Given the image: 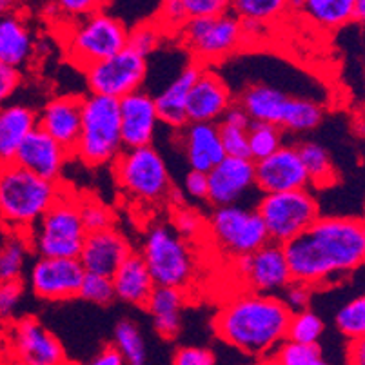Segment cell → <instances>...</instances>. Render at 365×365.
<instances>
[{
    "instance_id": "obj_10",
    "label": "cell",
    "mask_w": 365,
    "mask_h": 365,
    "mask_svg": "<svg viewBox=\"0 0 365 365\" xmlns=\"http://www.w3.org/2000/svg\"><path fill=\"white\" fill-rule=\"evenodd\" d=\"M257 213L264 222L269 242L285 245L320 218V207L307 189H300L264 195L257 204Z\"/></svg>"
},
{
    "instance_id": "obj_6",
    "label": "cell",
    "mask_w": 365,
    "mask_h": 365,
    "mask_svg": "<svg viewBox=\"0 0 365 365\" xmlns=\"http://www.w3.org/2000/svg\"><path fill=\"white\" fill-rule=\"evenodd\" d=\"M86 235L88 231L78 211V197L66 189L26 237L31 253L38 258H78Z\"/></svg>"
},
{
    "instance_id": "obj_7",
    "label": "cell",
    "mask_w": 365,
    "mask_h": 365,
    "mask_svg": "<svg viewBox=\"0 0 365 365\" xmlns=\"http://www.w3.org/2000/svg\"><path fill=\"white\" fill-rule=\"evenodd\" d=\"M128 26L101 9L66 28L64 51L73 66L88 69L89 66L124 51L128 48Z\"/></svg>"
},
{
    "instance_id": "obj_59",
    "label": "cell",
    "mask_w": 365,
    "mask_h": 365,
    "mask_svg": "<svg viewBox=\"0 0 365 365\" xmlns=\"http://www.w3.org/2000/svg\"><path fill=\"white\" fill-rule=\"evenodd\" d=\"M249 365H267V364H265V360H262V361H257V364H249Z\"/></svg>"
},
{
    "instance_id": "obj_28",
    "label": "cell",
    "mask_w": 365,
    "mask_h": 365,
    "mask_svg": "<svg viewBox=\"0 0 365 365\" xmlns=\"http://www.w3.org/2000/svg\"><path fill=\"white\" fill-rule=\"evenodd\" d=\"M187 302V293L175 287H155L145 309L153 317L155 331L164 340H173L180 334L182 311Z\"/></svg>"
},
{
    "instance_id": "obj_1",
    "label": "cell",
    "mask_w": 365,
    "mask_h": 365,
    "mask_svg": "<svg viewBox=\"0 0 365 365\" xmlns=\"http://www.w3.org/2000/svg\"><path fill=\"white\" fill-rule=\"evenodd\" d=\"M291 278L311 287L331 284L365 264V220L320 217L284 245Z\"/></svg>"
},
{
    "instance_id": "obj_38",
    "label": "cell",
    "mask_w": 365,
    "mask_h": 365,
    "mask_svg": "<svg viewBox=\"0 0 365 365\" xmlns=\"http://www.w3.org/2000/svg\"><path fill=\"white\" fill-rule=\"evenodd\" d=\"M324 334V322L313 311L305 309L291 314L287 338L285 340L297 341L305 345H318V340Z\"/></svg>"
},
{
    "instance_id": "obj_4",
    "label": "cell",
    "mask_w": 365,
    "mask_h": 365,
    "mask_svg": "<svg viewBox=\"0 0 365 365\" xmlns=\"http://www.w3.org/2000/svg\"><path fill=\"white\" fill-rule=\"evenodd\" d=\"M157 287H175L187 291L197 277V260L187 240L171 224L149 225L140 251Z\"/></svg>"
},
{
    "instance_id": "obj_58",
    "label": "cell",
    "mask_w": 365,
    "mask_h": 365,
    "mask_svg": "<svg viewBox=\"0 0 365 365\" xmlns=\"http://www.w3.org/2000/svg\"><path fill=\"white\" fill-rule=\"evenodd\" d=\"M313 365H329V364H327V361H325L324 360V358H318V360L317 361H314V364Z\"/></svg>"
},
{
    "instance_id": "obj_18",
    "label": "cell",
    "mask_w": 365,
    "mask_h": 365,
    "mask_svg": "<svg viewBox=\"0 0 365 365\" xmlns=\"http://www.w3.org/2000/svg\"><path fill=\"white\" fill-rule=\"evenodd\" d=\"M207 202L215 207L240 204L242 198L257 187L255 162L251 158L225 157L207 173Z\"/></svg>"
},
{
    "instance_id": "obj_45",
    "label": "cell",
    "mask_w": 365,
    "mask_h": 365,
    "mask_svg": "<svg viewBox=\"0 0 365 365\" xmlns=\"http://www.w3.org/2000/svg\"><path fill=\"white\" fill-rule=\"evenodd\" d=\"M218 133H220L222 148H224L225 157L249 158L247 129H238L231 128V125L218 124Z\"/></svg>"
},
{
    "instance_id": "obj_46",
    "label": "cell",
    "mask_w": 365,
    "mask_h": 365,
    "mask_svg": "<svg viewBox=\"0 0 365 365\" xmlns=\"http://www.w3.org/2000/svg\"><path fill=\"white\" fill-rule=\"evenodd\" d=\"M187 15H185L184 0H168L164 4H160L157 15V24L160 26L162 31H180L184 24L187 22Z\"/></svg>"
},
{
    "instance_id": "obj_31",
    "label": "cell",
    "mask_w": 365,
    "mask_h": 365,
    "mask_svg": "<svg viewBox=\"0 0 365 365\" xmlns=\"http://www.w3.org/2000/svg\"><path fill=\"white\" fill-rule=\"evenodd\" d=\"M297 149L305 173H307V178H309V184L317 185V187H329V185L336 184V169H334L327 149L322 148L317 142H304V144L297 145Z\"/></svg>"
},
{
    "instance_id": "obj_12",
    "label": "cell",
    "mask_w": 365,
    "mask_h": 365,
    "mask_svg": "<svg viewBox=\"0 0 365 365\" xmlns=\"http://www.w3.org/2000/svg\"><path fill=\"white\" fill-rule=\"evenodd\" d=\"M91 95L122 101L135 91H140L148 75V61L144 56L125 48L84 69Z\"/></svg>"
},
{
    "instance_id": "obj_14",
    "label": "cell",
    "mask_w": 365,
    "mask_h": 365,
    "mask_svg": "<svg viewBox=\"0 0 365 365\" xmlns=\"http://www.w3.org/2000/svg\"><path fill=\"white\" fill-rule=\"evenodd\" d=\"M235 271L247 291L258 294H274L293 282L284 245L267 242L264 247L235 260Z\"/></svg>"
},
{
    "instance_id": "obj_36",
    "label": "cell",
    "mask_w": 365,
    "mask_h": 365,
    "mask_svg": "<svg viewBox=\"0 0 365 365\" xmlns=\"http://www.w3.org/2000/svg\"><path fill=\"white\" fill-rule=\"evenodd\" d=\"M289 8V2L284 0H237L229 2V11L238 16L240 21H253L260 24L277 21L278 16Z\"/></svg>"
},
{
    "instance_id": "obj_56",
    "label": "cell",
    "mask_w": 365,
    "mask_h": 365,
    "mask_svg": "<svg viewBox=\"0 0 365 365\" xmlns=\"http://www.w3.org/2000/svg\"><path fill=\"white\" fill-rule=\"evenodd\" d=\"M353 21H358L360 24H365V0H354Z\"/></svg>"
},
{
    "instance_id": "obj_37",
    "label": "cell",
    "mask_w": 365,
    "mask_h": 365,
    "mask_svg": "<svg viewBox=\"0 0 365 365\" xmlns=\"http://www.w3.org/2000/svg\"><path fill=\"white\" fill-rule=\"evenodd\" d=\"M322 358L318 345L297 344V341L284 340L265 360L267 365H313Z\"/></svg>"
},
{
    "instance_id": "obj_57",
    "label": "cell",
    "mask_w": 365,
    "mask_h": 365,
    "mask_svg": "<svg viewBox=\"0 0 365 365\" xmlns=\"http://www.w3.org/2000/svg\"><path fill=\"white\" fill-rule=\"evenodd\" d=\"M9 9H13L11 2H8V0H0V15H4V13H8Z\"/></svg>"
},
{
    "instance_id": "obj_3",
    "label": "cell",
    "mask_w": 365,
    "mask_h": 365,
    "mask_svg": "<svg viewBox=\"0 0 365 365\" xmlns=\"http://www.w3.org/2000/svg\"><path fill=\"white\" fill-rule=\"evenodd\" d=\"M64 191L61 182L35 177L15 162L0 165V222L8 233L28 235Z\"/></svg>"
},
{
    "instance_id": "obj_29",
    "label": "cell",
    "mask_w": 365,
    "mask_h": 365,
    "mask_svg": "<svg viewBox=\"0 0 365 365\" xmlns=\"http://www.w3.org/2000/svg\"><path fill=\"white\" fill-rule=\"evenodd\" d=\"M287 101L289 95L282 89L267 84H253L238 95L237 104L247 113L251 122L280 125Z\"/></svg>"
},
{
    "instance_id": "obj_8",
    "label": "cell",
    "mask_w": 365,
    "mask_h": 365,
    "mask_svg": "<svg viewBox=\"0 0 365 365\" xmlns=\"http://www.w3.org/2000/svg\"><path fill=\"white\" fill-rule=\"evenodd\" d=\"M111 165L118 187L129 198L145 204L168 202L171 177L164 158L153 145L124 149Z\"/></svg>"
},
{
    "instance_id": "obj_9",
    "label": "cell",
    "mask_w": 365,
    "mask_h": 365,
    "mask_svg": "<svg viewBox=\"0 0 365 365\" xmlns=\"http://www.w3.org/2000/svg\"><path fill=\"white\" fill-rule=\"evenodd\" d=\"M205 235L211 244L231 260L253 255L269 242L257 209L240 204L215 207L213 213L205 218Z\"/></svg>"
},
{
    "instance_id": "obj_52",
    "label": "cell",
    "mask_w": 365,
    "mask_h": 365,
    "mask_svg": "<svg viewBox=\"0 0 365 365\" xmlns=\"http://www.w3.org/2000/svg\"><path fill=\"white\" fill-rule=\"evenodd\" d=\"M184 191L195 200H207L209 182L207 173L189 171L184 178Z\"/></svg>"
},
{
    "instance_id": "obj_42",
    "label": "cell",
    "mask_w": 365,
    "mask_h": 365,
    "mask_svg": "<svg viewBox=\"0 0 365 365\" xmlns=\"http://www.w3.org/2000/svg\"><path fill=\"white\" fill-rule=\"evenodd\" d=\"M164 36L165 33L162 31L157 22H144V24L137 26V28L129 31L128 48L145 58L153 51H157L160 42L164 41Z\"/></svg>"
},
{
    "instance_id": "obj_23",
    "label": "cell",
    "mask_w": 365,
    "mask_h": 365,
    "mask_svg": "<svg viewBox=\"0 0 365 365\" xmlns=\"http://www.w3.org/2000/svg\"><path fill=\"white\" fill-rule=\"evenodd\" d=\"M180 137L191 171L209 173L225 158L218 124H187L180 129Z\"/></svg>"
},
{
    "instance_id": "obj_16",
    "label": "cell",
    "mask_w": 365,
    "mask_h": 365,
    "mask_svg": "<svg viewBox=\"0 0 365 365\" xmlns=\"http://www.w3.org/2000/svg\"><path fill=\"white\" fill-rule=\"evenodd\" d=\"M255 184L264 195L307 189L309 178L297 145H282L271 157L255 162Z\"/></svg>"
},
{
    "instance_id": "obj_43",
    "label": "cell",
    "mask_w": 365,
    "mask_h": 365,
    "mask_svg": "<svg viewBox=\"0 0 365 365\" xmlns=\"http://www.w3.org/2000/svg\"><path fill=\"white\" fill-rule=\"evenodd\" d=\"M78 298L97 305H109L115 300V289H113L111 278L86 273Z\"/></svg>"
},
{
    "instance_id": "obj_22",
    "label": "cell",
    "mask_w": 365,
    "mask_h": 365,
    "mask_svg": "<svg viewBox=\"0 0 365 365\" xmlns=\"http://www.w3.org/2000/svg\"><path fill=\"white\" fill-rule=\"evenodd\" d=\"M69 157L71 155L62 145L56 144L42 129L35 128L22 142L15 157V164L38 178L61 182V175Z\"/></svg>"
},
{
    "instance_id": "obj_32",
    "label": "cell",
    "mask_w": 365,
    "mask_h": 365,
    "mask_svg": "<svg viewBox=\"0 0 365 365\" xmlns=\"http://www.w3.org/2000/svg\"><path fill=\"white\" fill-rule=\"evenodd\" d=\"M29 253L31 247L26 235L8 233L0 244V282H21Z\"/></svg>"
},
{
    "instance_id": "obj_15",
    "label": "cell",
    "mask_w": 365,
    "mask_h": 365,
    "mask_svg": "<svg viewBox=\"0 0 365 365\" xmlns=\"http://www.w3.org/2000/svg\"><path fill=\"white\" fill-rule=\"evenodd\" d=\"M84 277L78 258H36L29 271V285L42 300L64 302L78 298Z\"/></svg>"
},
{
    "instance_id": "obj_53",
    "label": "cell",
    "mask_w": 365,
    "mask_h": 365,
    "mask_svg": "<svg viewBox=\"0 0 365 365\" xmlns=\"http://www.w3.org/2000/svg\"><path fill=\"white\" fill-rule=\"evenodd\" d=\"M218 124L231 125V128H238V129H249V125H251V118L247 117V113H245L237 102H233V104L229 106L227 111L224 113V117H222V120L218 122Z\"/></svg>"
},
{
    "instance_id": "obj_17",
    "label": "cell",
    "mask_w": 365,
    "mask_h": 365,
    "mask_svg": "<svg viewBox=\"0 0 365 365\" xmlns=\"http://www.w3.org/2000/svg\"><path fill=\"white\" fill-rule=\"evenodd\" d=\"M233 102V95L229 91L224 78L217 71L204 66L185 102L187 122L189 124H218Z\"/></svg>"
},
{
    "instance_id": "obj_40",
    "label": "cell",
    "mask_w": 365,
    "mask_h": 365,
    "mask_svg": "<svg viewBox=\"0 0 365 365\" xmlns=\"http://www.w3.org/2000/svg\"><path fill=\"white\" fill-rule=\"evenodd\" d=\"M78 211H81L82 224H84L88 233H95V231L113 227L115 215L111 213V209L106 207L97 198L78 197Z\"/></svg>"
},
{
    "instance_id": "obj_30",
    "label": "cell",
    "mask_w": 365,
    "mask_h": 365,
    "mask_svg": "<svg viewBox=\"0 0 365 365\" xmlns=\"http://www.w3.org/2000/svg\"><path fill=\"white\" fill-rule=\"evenodd\" d=\"M298 8L313 24L325 29H336L353 21L354 0H304L289 2Z\"/></svg>"
},
{
    "instance_id": "obj_35",
    "label": "cell",
    "mask_w": 365,
    "mask_h": 365,
    "mask_svg": "<svg viewBox=\"0 0 365 365\" xmlns=\"http://www.w3.org/2000/svg\"><path fill=\"white\" fill-rule=\"evenodd\" d=\"M247 145L251 160H264L284 145V129L274 124L251 122L247 129Z\"/></svg>"
},
{
    "instance_id": "obj_33",
    "label": "cell",
    "mask_w": 365,
    "mask_h": 365,
    "mask_svg": "<svg viewBox=\"0 0 365 365\" xmlns=\"http://www.w3.org/2000/svg\"><path fill=\"white\" fill-rule=\"evenodd\" d=\"M113 345L124 358L125 365H145L148 361L145 340L137 322L122 318L113 331Z\"/></svg>"
},
{
    "instance_id": "obj_13",
    "label": "cell",
    "mask_w": 365,
    "mask_h": 365,
    "mask_svg": "<svg viewBox=\"0 0 365 365\" xmlns=\"http://www.w3.org/2000/svg\"><path fill=\"white\" fill-rule=\"evenodd\" d=\"M11 361L26 365H69L61 340L35 317H22L6 329Z\"/></svg>"
},
{
    "instance_id": "obj_20",
    "label": "cell",
    "mask_w": 365,
    "mask_h": 365,
    "mask_svg": "<svg viewBox=\"0 0 365 365\" xmlns=\"http://www.w3.org/2000/svg\"><path fill=\"white\" fill-rule=\"evenodd\" d=\"M118 108H120V133L124 149L151 145L160 122L155 97L140 89L118 101Z\"/></svg>"
},
{
    "instance_id": "obj_48",
    "label": "cell",
    "mask_w": 365,
    "mask_h": 365,
    "mask_svg": "<svg viewBox=\"0 0 365 365\" xmlns=\"http://www.w3.org/2000/svg\"><path fill=\"white\" fill-rule=\"evenodd\" d=\"M311 297H313V287L302 282H291L284 291H282V302L287 309L293 313H300V311L307 309Z\"/></svg>"
},
{
    "instance_id": "obj_41",
    "label": "cell",
    "mask_w": 365,
    "mask_h": 365,
    "mask_svg": "<svg viewBox=\"0 0 365 365\" xmlns=\"http://www.w3.org/2000/svg\"><path fill=\"white\" fill-rule=\"evenodd\" d=\"M171 227L180 235L184 240L191 242L195 238H200L205 235V218L198 213L197 209L180 205V207H173L171 215Z\"/></svg>"
},
{
    "instance_id": "obj_2",
    "label": "cell",
    "mask_w": 365,
    "mask_h": 365,
    "mask_svg": "<svg viewBox=\"0 0 365 365\" xmlns=\"http://www.w3.org/2000/svg\"><path fill=\"white\" fill-rule=\"evenodd\" d=\"M291 311L277 294L245 291L220 305L213 320L215 333L242 353L265 358L287 338Z\"/></svg>"
},
{
    "instance_id": "obj_50",
    "label": "cell",
    "mask_w": 365,
    "mask_h": 365,
    "mask_svg": "<svg viewBox=\"0 0 365 365\" xmlns=\"http://www.w3.org/2000/svg\"><path fill=\"white\" fill-rule=\"evenodd\" d=\"M217 358L215 353L207 347H197V345H184L178 347L171 365H215Z\"/></svg>"
},
{
    "instance_id": "obj_11",
    "label": "cell",
    "mask_w": 365,
    "mask_h": 365,
    "mask_svg": "<svg viewBox=\"0 0 365 365\" xmlns=\"http://www.w3.org/2000/svg\"><path fill=\"white\" fill-rule=\"evenodd\" d=\"M178 35L182 44L193 55L195 62L202 66L224 61L244 44L240 19L231 11L211 19L187 21Z\"/></svg>"
},
{
    "instance_id": "obj_55",
    "label": "cell",
    "mask_w": 365,
    "mask_h": 365,
    "mask_svg": "<svg viewBox=\"0 0 365 365\" xmlns=\"http://www.w3.org/2000/svg\"><path fill=\"white\" fill-rule=\"evenodd\" d=\"M347 365H365V336L349 340V345H347Z\"/></svg>"
},
{
    "instance_id": "obj_25",
    "label": "cell",
    "mask_w": 365,
    "mask_h": 365,
    "mask_svg": "<svg viewBox=\"0 0 365 365\" xmlns=\"http://www.w3.org/2000/svg\"><path fill=\"white\" fill-rule=\"evenodd\" d=\"M202 69L204 66L198 62H191L155 97L158 118L162 124L177 129V131L189 124L187 115H185V102H187L189 91L197 82Z\"/></svg>"
},
{
    "instance_id": "obj_51",
    "label": "cell",
    "mask_w": 365,
    "mask_h": 365,
    "mask_svg": "<svg viewBox=\"0 0 365 365\" xmlns=\"http://www.w3.org/2000/svg\"><path fill=\"white\" fill-rule=\"evenodd\" d=\"M22 82L21 71L0 62V106H4L15 95Z\"/></svg>"
},
{
    "instance_id": "obj_61",
    "label": "cell",
    "mask_w": 365,
    "mask_h": 365,
    "mask_svg": "<svg viewBox=\"0 0 365 365\" xmlns=\"http://www.w3.org/2000/svg\"><path fill=\"white\" fill-rule=\"evenodd\" d=\"M364 220H365V218H364Z\"/></svg>"
},
{
    "instance_id": "obj_49",
    "label": "cell",
    "mask_w": 365,
    "mask_h": 365,
    "mask_svg": "<svg viewBox=\"0 0 365 365\" xmlns=\"http://www.w3.org/2000/svg\"><path fill=\"white\" fill-rule=\"evenodd\" d=\"M185 15L189 21L195 19H211L229 11V2L225 0H184Z\"/></svg>"
},
{
    "instance_id": "obj_24",
    "label": "cell",
    "mask_w": 365,
    "mask_h": 365,
    "mask_svg": "<svg viewBox=\"0 0 365 365\" xmlns=\"http://www.w3.org/2000/svg\"><path fill=\"white\" fill-rule=\"evenodd\" d=\"M35 41L24 13L9 9L0 15V62L13 69H22L31 61Z\"/></svg>"
},
{
    "instance_id": "obj_34",
    "label": "cell",
    "mask_w": 365,
    "mask_h": 365,
    "mask_svg": "<svg viewBox=\"0 0 365 365\" xmlns=\"http://www.w3.org/2000/svg\"><path fill=\"white\" fill-rule=\"evenodd\" d=\"M322 118H324V109L317 102L289 97L284 108L280 128L294 133L313 131L314 128L320 125Z\"/></svg>"
},
{
    "instance_id": "obj_21",
    "label": "cell",
    "mask_w": 365,
    "mask_h": 365,
    "mask_svg": "<svg viewBox=\"0 0 365 365\" xmlns=\"http://www.w3.org/2000/svg\"><path fill=\"white\" fill-rule=\"evenodd\" d=\"M133 253L128 238L115 227L86 235L78 262L86 273L111 278L122 262Z\"/></svg>"
},
{
    "instance_id": "obj_19",
    "label": "cell",
    "mask_w": 365,
    "mask_h": 365,
    "mask_svg": "<svg viewBox=\"0 0 365 365\" xmlns=\"http://www.w3.org/2000/svg\"><path fill=\"white\" fill-rule=\"evenodd\" d=\"M82 98L75 95L55 97L36 113V128L53 138L73 157L82 128Z\"/></svg>"
},
{
    "instance_id": "obj_5",
    "label": "cell",
    "mask_w": 365,
    "mask_h": 365,
    "mask_svg": "<svg viewBox=\"0 0 365 365\" xmlns=\"http://www.w3.org/2000/svg\"><path fill=\"white\" fill-rule=\"evenodd\" d=\"M124 151L118 101L98 95L82 98V128L73 157L89 168L113 164Z\"/></svg>"
},
{
    "instance_id": "obj_39",
    "label": "cell",
    "mask_w": 365,
    "mask_h": 365,
    "mask_svg": "<svg viewBox=\"0 0 365 365\" xmlns=\"http://www.w3.org/2000/svg\"><path fill=\"white\" fill-rule=\"evenodd\" d=\"M336 327L349 340L365 336V294L351 300L338 311Z\"/></svg>"
},
{
    "instance_id": "obj_47",
    "label": "cell",
    "mask_w": 365,
    "mask_h": 365,
    "mask_svg": "<svg viewBox=\"0 0 365 365\" xmlns=\"http://www.w3.org/2000/svg\"><path fill=\"white\" fill-rule=\"evenodd\" d=\"M24 294L22 282H0V322H11Z\"/></svg>"
},
{
    "instance_id": "obj_27",
    "label": "cell",
    "mask_w": 365,
    "mask_h": 365,
    "mask_svg": "<svg viewBox=\"0 0 365 365\" xmlns=\"http://www.w3.org/2000/svg\"><path fill=\"white\" fill-rule=\"evenodd\" d=\"M35 128V109L24 104L0 106V165L15 162L22 142Z\"/></svg>"
},
{
    "instance_id": "obj_54",
    "label": "cell",
    "mask_w": 365,
    "mask_h": 365,
    "mask_svg": "<svg viewBox=\"0 0 365 365\" xmlns=\"http://www.w3.org/2000/svg\"><path fill=\"white\" fill-rule=\"evenodd\" d=\"M88 365H125L124 358L117 351L115 345H106L104 349L88 361Z\"/></svg>"
},
{
    "instance_id": "obj_44",
    "label": "cell",
    "mask_w": 365,
    "mask_h": 365,
    "mask_svg": "<svg viewBox=\"0 0 365 365\" xmlns=\"http://www.w3.org/2000/svg\"><path fill=\"white\" fill-rule=\"evenodd\" d=\"M104 6L106 4L95 2V0H61V2L49 4L48 9H53V13H56V15L69 19L71 21L69 24H75L78 21H84L86 16L101 11Z\"/></svg>"
},
{
    "instance_id": "obj_26",
    "label": "cell",
    "mask_w": 365,
    "mask_h": 365,
    "mask_svg": "<svg viewBox=\"0 0 365 365\" xmlns=\"http://www.w3.org/2000/svg\"><path fill=\"white\" fill-rule=\"evenodd\" d=\"M111 282L115 298H120L125 304L138 305V307H145L149 297L157 287L142 255L135 251L115 271Z\"/></svg>"
},
{
    "instance_id": "obj_60",
    "label": "cell",
    "mask_w": 365,
    "mask_h": 365,
    "mask_svg": "<svg viewBox=\"0 0 365 365\" xmlns=\"http://www.w3.org/2000/svg\"><path fill=\"white\" fill-rule=\"evenodd\" d=\"M9 365H26V364H21V361H9Z\"/></svg>"
}]
</instances>
